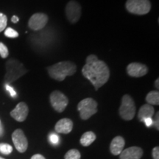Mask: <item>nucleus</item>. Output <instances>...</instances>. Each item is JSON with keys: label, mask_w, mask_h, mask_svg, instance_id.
I'll use <instances>...</instances> for the list:
<instances>
[{"label": "nucleus", "mask_w": 159, "mask_h": 159, "mask_svg": "<svg viewBox=\"0 0 159 159\" xmlns=\"http://www.w3.org/2000/svg\"><path fill=\"white\" fill-rule=\"evenodd\" d=\"M49 140H50V142L52 143V144H57V143H58L59 138H58V136H57V135L51 134L50 136H49Z\"/></svg>", "instance_id": "nucleus-26"}, {"label": "nucleus", "mask_w": 159, "mask_h": 159, "mask_svg": "<svg viewBox=\"0 0 159 159\" xmlns=\"http://www.w3.org/2000/svg\"><path fill=\"white\" fill-rule=\"evenodd\" d=\"M47 71L51 78L57 81H63L66 77L75 74L77 66L71 61H61L47 67Z\"/></svg>", "instance_id": "nucleus-2"}, {"label": "nucleus", "mask_w": 159, "mask_h": 159, "mask_svg": "<svg viewBox=\"0 0 159 159\" xmlns=\"http://www.w3.org/2000/svg\"><path fill=\"white\" fill-rule=\"evenodd\" d=\"M5 87H6V89H7V91H9L10 94H11V96L12 97H15L16 96V93L15 90L13 89V88H12L11 86H10L9 84H6Z\"/></svg>", "instance_id": "nucleus-24"}, {"label": "nucleus", "mask_w": 159, "mask_h": 159, "mask_svg": "<svg viewBox=\"0 0 159 159\" xmlns=\"http://www.w3.org/2000/svg\"><path fill=\"white\" fill-rule=\"evenodd\" d=\"M49 21L48 16L43 13H37L33 14L29 19L28 26L31 30L39 31L43 29Z\"/></svg>", "instance_id": "nucleus-9"}, {"label": "nucleus", "mask_w": 159, "mask_h": 159, "mask_svg": "<svg viewBox=\"0 0 159 159\" xmlns=\"http://www.w3.org/2000/svg\"><path fill=\"white\" fill-rule=\"evenodd\" d=\"M19 17H17L16 16H13L11 19V21L13 23H17L18 21H19Z\"/></svg>", "instance_id": "nucleus-30"}, {"label": "nucleus", "mask_w": 159, "mask_h": 159, "mask_svg": "<svg viewBox=\"0 0 159 159\" xmlns=\"http://www.w3.org/2000/svg\"><path fill=\"white\" fill-rule=\"evenodd\" d=\"M73 122L70 119L63 118L60 119L56 123L55 126V129L58 134H68L72 130Z\"/></svg>", "instance_id": "nucleus-14"}, {"label": "nucleus", "mask_w": 159, "mask_h": 159, "mask_svg": "<svg viewBox=\"0 0 159 159\" xmlns=\"http://www.w3.org/2000/svg\"><path fill=\"white\" fill-rule=\"evenodd\" d=\"M136 108L134 100L130 95L125 94L122 97V102L119 113V116L122 119L126 121L132 120L136 114Z\"/></svg>", "instance_id": "nucleus-4"}, {"label": "nucleus", "mask_w": 159, "mask_h": 159, "mask_svg": "<svg viewBox=\"0 0 159 159\" xmlns=\"http://www.w3.org/2000/svg\"><path fill=\"white\" fill-rule=\"evenodd\" d=\"M5 66L6 74L4 80L6 84L14 82L27 72V69L23 63L13 58L9 59L6 63Z\"/></svg>", "instance_id": "nucleus-3"}, {"label": "nucleus", "mask_w": 159, "mask_h": 159, "mask_svg": "<svg viewBox=\"0 0 159 159\" xmlns=\"http://www.w3.org/2000/svg\"><path fill=\"white\" fill-rule=\"evenodd\" d=\"M7 24V18L5 14L0 13V33L6 28Z\"/></svg>", "instance_id": "nucleus-21"}, {"label": "nucleus", "mask_w": 159, "mask_h": 159, "mask_svg": "<svg viewBox=\"0 0 159 159\" xmlns=\"http://www.w3.org/2000/svg\"><path fill=\"white\" fill-rule=\"evenodd\" d=\"M9 55V51L7 47L3 43L0 42V56L2 58H6Z\"/></svg>", "instance_id": "nucleus-23"}, {"label": "nucleus", "mask_w": 159, "mask_h": 159, "mask_svg": "<svg viewBox=\"0 0 159 159\" xmlns=\"http://www.w3.org/2000/svg\"><path fill=\"white\" fill-rule=\"evenodd\" d=\"M146 101L149 105H159V92L158 91H152L146 96Z\"/></svg>", "instance_id": "nucleus-18"}, {"label": "nucleus", "mask_w": 159, "mask_h": 159, "mask_svg": "<svg viewBox=\"0 0 159 159\" xmlns=\"http://www.w3.org/2000/svg\"><path fill=\"white\" fill-rule=\"evenodd\" d=\"M95 139H96V135L92 131H88V132H85L83 134L80 140V142L83 146L89 147V145H91L94 142Z\"/></svg>", "instance_id": "nucleus-17"}, {"label": "nucleus", "mask_w": 159, "mask_h": 159, "mask_svg": "<svg viewBox=\"0 0 159 159\" xmlns=\"http://www.w3.org/2000/svg\"><path fill=\"white\" fill-rule=\"evenodd\" d=\"M143 122H144L145 125H146L147 127H150L151 125H152V123H153V120H152V118H147L144 119V121Z\"/></svg>", "instance_id": "nucleus-27"}, {"label": "nucleus", "mask_w": 159, "mask_h": 159, "mask_svg": "<svg viewBox=\"0 0 159 159\" xmlns=\"http://www.w3.org/2000/svg\"><path fill=\"white\" fill-rule=\"evenodd\" d=\"M158 83H159V80H158V78H157V79L156 80V81H155V87H156V88L157 89H159Z\"/></svg>", "instance_id": "nucleus-31"}, {"label": "nucleus", "mask_w": 159, "mask_h": 159, "mask_svg": "<svg viewBox=\"0 0 159 159\" xmlns=\"http://www.w3.org/2000/svg\"><path fill=\"white\" fill-rule=\"evenodd\" d=\"M12 140L16 150L21 153L25 152L28 148V142L23 130L16 129L12 134Z\"/></svg>", "instance_id": "nucleus-10"}, {"label": "nucleus", "mask_w": 159, "mask_h": 159, "mask_svg": "<svg viewBox=\"0 0 159 159\" xmlns=\"http://www.w3.org/2000/svg\"><path fill=\"white\" fill-rule=\"evenodd\" d=\"M155 109L152 105L149 104H145L142 105L139 109L138 114V119L141 122H143L144 119L147 118H152L154 115Z\"/></svg>", "instance_id": "nucleus-16"}, {"label": "nucleus", "mask_w": 159, "mask_h": 159, "mask_svg": "<svg viewBox=\"0 0 159 159\" xmlns=\"http://www.w3.org/2000/svg\"><path fill=\"white\" fill-rule=\"evenodd\" d=\"M152 155L153 157V159H159V148L158 147H155L152 149Z\"/></svg>", "instance_id": "nucleus-25"}, {"label": "nucleus", "mask_w": 159, "mask_h": 159, "mask_svg": "<svg viewBox=\"0 0 159 159\" xmlns=\"http://www.w3.org/2000/svg\"><path fill=\"white\" fill-rule=\"evenodd\" d=\"M82 74L97 91L108 82L110 77V69L104 61H100L97 55L91 54L86 57Z\"/></svg>", "instance_id": "nucleus-1"}, {"label": "nucleus", "mask_w": 159, "mask_h": 159, "mask_svg": "<svg viewBox=\"0 0 159 159\" xmlns=\"http://www.w3.org/2000/svg\"><path fill=\"white\" fill-rule=\"evenodd\" d=\"M158 119H159V112H157L156 114V116H155V125H156V127L157 130H159V122H158Z\"/></svg>", "instance_id": "nucleus-28"}, {"label": "nucleus", "mask_w": 159, "mask_h": 159, "mask_svg": "<svg viewBox=\"0 0 159 159\" xmlns=\"http://www.w3.org/2000/svg\"><path fill=\"white\" fill-rule=\"evenodd\" d=\"M80 152L76 149H72V150H69L64 156L65 159H80Z\"/></svg>", "instance_id": "nucleus-19"}, {"label": "nucleus", "mask_w": 159, "mask_h": 159, "mask_svg": "<svg viewBox=\"0 0 159 159\" xmlns=\"http://www.w3.org/2000/svg\"><path fill=\"white\" fill-rule=\"evenodd\" d=\"M0 159H5V158H2V157H0Z\"/></svg>", "instance_id": "nucleus-33"}, {"label": "nucleus", "mask_w": 159, "mask_h": 159, "mask_svg": "<svg viewBox=\"0 0 159 159\" xmlns=\"http://www.w3.org/2000/svg\"><path fill=\"white\" fill-rule=\"evenodd\" d=\"M125 145V141L122 136H116L113 139L110 144V150L114 156H118L122 152Z\"/></svg>", "instance_id": "nucleus-15"}, {"label": "nucleus", "mask_w": 159, "mask_h": 159, "mask_svg": "<svg viewBox=\"0 0 159 159\" xmlns=\"http://www.w3.org/2000/svg\"><path fill=\"white\" fill-rule=\"evenodd\" d=\"M29 108L25 102H19L11 112V116L17 122H24L28 116Z\"/></svg>", "instance_id": "nucleus-12"}, {"label": "nucleus", "mask_w": 159, "mask_h": 159, "mask_svg": "<svg viewBox=\"0 0 159 159\" xmlns=\"http://www.w3.org/2000/svg\"><path fill=\"white\" fill-rule=\"evenodd\" d=\"M127 73L133 77H141L148 74V67L141 63L133 62L127 66Z\"/></svg>", "instance_id": "nucleus-11"}, {"label": "nucleus", "mask_w": 159, "mask_h": 159, "mask_svg": "<svg viewBox=\"0 0 159 159\" xmlns=\"http://www.w3.org/2000/svg\"><path fill=\"white\" fill-rule=\"evenodd\" d=\"M5 36L11 38V39H14V38H17L19 36V33H18V32L16 31L15 30L11 28V27H8V28L5 30Z\"/></svg>", "instance_id": "nucleus-22"}, {"label": "nucleus", "mask_w": 159, "mask_h": 159, "mask_svg": "<svg viewBox=\"0 0 159 159\" xmlns=\"http://www.w3.org/2000/svg\"><path fill=\"white\" fill-rule=\"evenodd\" d=\"M143 150L139 147L134 146L123 150L121 152L120 159H140L143 156Z\"/></svg>", "instance_id": "nucleus-13"}, {"label": "nucleus", "mask_w": 159, "mask_h": 159, "mask_svg": "<svg viewBox=\"0 0 159 159\" xmlns=\"http://www.w3.org/2000/svg\"><path fill=\"white\" fill-rule=\"evenodd\" d=\"M49 101L52 108L59 113L63 112L69 104L67 97L60 91H52L49 96Z\"/></svg>", "instance_id": "nucleus-7"}, {"label": "nucleus", "mask_w": 159, "mask_h": 159, "mask_svg": "<svg viewBox=\"0 0 159 159\" xmlns=\"http://www.w3.org/2000/svg\"><path fill=\"white\" fill-rule=\"evenodd\" d=\"M3 133V129H2V126L1 124H0V136H1L2 134Z\"/></svg>", "instance_id": "nucleus-32"}, {"label": "nucleus", "mask_w": 159, "mask_h": 159, "mask_svg": "<svg viewBox=\"0 0 159 159\" xmlns=\"http://www.w3.org/2000/svg\"><path fill=\"white\" fill-rule=\"evenodd\" d=\"M66 15L71 24H75L81 17V6L77 2L71 0L66 6Z\"/></svg>", "instance_id": "nucleus-8"}, {"label": "nucleus", "mask_w": 159, "mask_h": 159, "mask_svg": "<svg viewBox=\"0 0 159 159\" xmlns=\"http://www.w3.org/2000/svg\"><path fill=\"white\" fill-rule=\"evenodd\" d=\"M13 151V147L8 144H5V143H2L0 144V152L5 155L11 154Z\"/></svg>", "instance_id": "nucleus-20"}, {"label": "nucleus", "mask_w": 159, "mask_h": 159, "mask_svg": "<svg viewBox=\"0 0 159 159\" xmlns=\"http://www.w3.org/2000/svg\"><path fill=\"white\" fill-rule=\"evenodd\" d=\"M77 110L83 120H87L97 113V102L92 98H85L77 105Z\"/></svg>", "instance_id": "nucleus-6"}, {"label": "nucleus", "mask_w": 159, "mask_h": 159, "mask_svg": "<svg viewBox=\"0 0 159 159\" xmlns=\"http://www.w3.org/2000/svg\"><path fill=\"white\" fill-rule=\"evenodd\" d=\"M31 159H46L44 156H43L41 154H35L34 156H32Z\"/></svg>", "instance_id": "nucleus-29"}, {"label": "nucleus", "mask_w": 159, "mask_h": 159, "mask_svg": "<svg viewBox=\"0 0 159 159\" xmlns=\"http://www.w3.org/2000/svg\"><path fill=\"white\" fill-rule=\"evenodd\" d=\"M125 7L129 13L135 15H145L151 10L150 0H128Z\"/></svg>", "instance_id": "nucleus-5"}]
</instances>
